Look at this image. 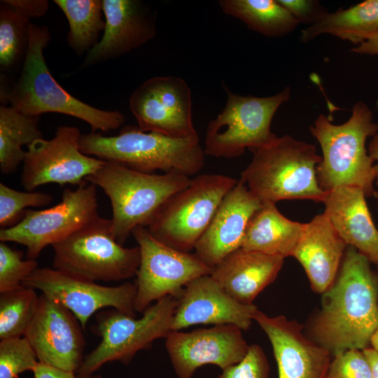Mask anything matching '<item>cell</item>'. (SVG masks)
Instances as JSON below:
<instances>
[{
    "mask_svg": "<svg viewBox=\"0 0 378 378\" xmlns=\"http://www.w3.org/2000/svg\"><path fill=\"white\" fill-rule=\"evenodd\" d=\"M370 262L355 247H347L338 275L323 293L321 309L312 321L314 341L334 356L368 348L378 326V275Z\"/></svg>",
    "mask_w": 378,
    "mask_h": 378,
    "instance_id": "obj_1",
    "label": "cell"
},
{
    "mask_svg": "<svg viewBox=\"0 0 378 378\" xmlns=\"http://www.w3.org/2000/svg\"><path fill=\"white\" fill-rule=\"evenodd\" d=\"M50 38L46 26L30 23L29 46L20 77L8 91L1 92V100L29 115L58 113L79 118L90 125L92 132L120 127L124 122L120 112L97 108L79 100L54 78L43 55Z\"/></svg>",
    "mask_w": 378,
    "mask_h": 378,
    "instance_id": "obj_2",
    "label": "cell"
},
{
    "mask_svg": "<svg viewBox=\"0 0 378 378\" xmlns=\"http://www.w3.org/2000/svg\"><path fill=\"white\" fill-rule=\"evenodd\" d=\"M319 143L322 157L316 167V177L322 190L328 192L340 187L360 188L365 197L377 195L374 161L365 148L369 136L378 132L368 106L356 102L349 119L342 125L332 123L321 114L309 127Z\"/></svg>",
    "mask_w": 378,
    "mask_h": 378,
    "instance_id": "obj_3",
    "label": "cell"
},
{
    "mask_svg": "<svg viewBox=\"0 0 378 378\" xmlns=\"http://www.w3.org/2000/svg\"><path fill=\"white\" fill-rule=\"evenodd\" d=\"M79 146L86 155L148 174L161 170L191 176L201 171L205 163L200 139H174L131 125L124 127L116 136L99 132L81 134Z\"/></svg>",
    "mask_w": 378,
    "mask_h": 378,
    "instance_id": "obj_4",
    "label": "cell"
},
{
    "mask_svg": "<svg viewBox=\"0 0 378 378\" xmlns=\"http://www.w3.org/2000/svg\"><path fill=\"white\" fill-rule=\"evenodd\" d=\"M253 153L240 178L260 202H323L327 192L321 190L316 177L321 156L314 145L284 135Z\"/></svg>",
    "mask_w": 378,
    "mask_h": 378,
    "instance_id": "obj_5",
    "label": "cell"
},
{
    "mask_svg": "<svg viewBox=\"0 0 378 378\" xmlns=\"http://www.w3.org/2000/svg\"><path fill=\"white\" fill-rule=\"evenodd\" d=\"M191 179L181 173H144L106 161L85 181L100 187L108 197L113 211L112 234L123 246L136 227H146L160 207L189 186Z\"/></svg>",
    "mask_w": 378,
    "mask_h": 378,
    "instance_id": "obj_6",
    "label": "cell"
},
{
    "mask_svg": "<svg viewBox=\"0 0 378 378\" xmlns=\"http://www.w3.org/2000/svg\"><path fill=\"white\" fill-rule=\"evenodd\" d=\"M176 304V298L165 296L146 308L139 318L115 309L97 313L92 331L102 340L84 358L77 377L93 374L108 362L127 365L139 351L149 349L157 339L166 338L172 331Z\"/></svg>",
    "mask_w": 378,
    "mask_h": 378,
    "instance_id": "obj_7",
    "label": "cell"
},
{
    "mask_svg": "<svg viewBox=\"0 0 378 378\" xmlns=\"http://www.w3.org/2000/svg\"><path fill=\"white\" fill-rule=\"evenodd\" d=\"M53 268L91 281H118L136 275L139 246L125 248L115 239L111 219L100 216L52 246Z\"/></svg>",
    "mask_w": 378,
    "mask_h": 378,
    "instance_id": "obj_8",
    "label": "cell"
},
{
    "mask_svg": "<svg viewBox=\"0 0 378 378\" xmlns=\"http://www.w3.org/2000/svg\"><path fill=\"white\" fill-rule=\"evenodd\" d=\"M237 180L222 174H201L171 196L146 227L160 242L190 252L204 232L222 200Z\"/></svg>",
    "mask_w": 378,
    "mask_h": 378,
    "instance_id": "obj_9",
    "label": "cell"
},
{
    "mask_svg": "<svg viewBox=\"0 0 378 378\" xmlns=\"http://www.w3.org/2000/svg\"><path fill=\"white\" fill-rule=\"evenodd\" d=\"M223 87L226 104L208 123L205 155L232 158L241 155L246 148L254 153L272 142L277 136L270 130L271 122L280 106L290 99V87L265 97L241 96Z\"/></svg>",
    "mask_w": 378,
    "mask_h": 378,
    "instance_id": "obj_10",
    "label": "cell"
},
{
    "mask_svg": "<svg viewBox=\"0 0 378 378\" xmlns=\"http://www.w3.org/2000/svg\"><path fill=\"white\" fill-rule=\"evenodd\" d=\"M96 187L85 181L75 190L65 189L62 201L50 208L27 209L18 224L0 230V241L23 245L27 258L36 259L45 247L64 240L99 216Z\"/></svg>",
    "mask_w": 378,
    "mask_h": 378,
    "instance_id": "obj_11",
    "label": "cell"
},
{
    "mask_svg": "<svg viewBox=\"0 0 378 378\" xmlns=\"http://www.w3.org/2000/svg\"><path fill=\"white\" fill-rule=\"evenodd\" d=\"M141 251L139 267L136 273V312H144L165 296L176 299L185 286L201 276L211 274L213 269L195 253L170 247L154 238L144 226L132 232Z\"/></svg>",
    "mask_w": 378,
    "mask_h": 378,
    "instance_id": "obj_12",
    "label": "cell"
},
{
    "mask_svg": "<svg viewBox=\"0 0 378 378\" xmlns=\"http://www.w3.org/2000/svg\"><path fill=\"white\" fill-rule=\"evenodd\" d=\"M77 127L59 126L55 136L36 139L27 146L20 176L27 191L47 183L80 186L106 161L83 154Z\"/></svg>",
    "mask_w": 378,
    "mask_h": 378,
    "instance_id": "obj_13",
    "label": "cell"
},
{
    "mask_svg": "<svg viewBox=\"0 0 378 378\" xmlns=\"http://www.w3.org/2000/svg\"><path fill=\"white\" fill-rule=\"evenodd\" d=\"M130 108L143 132L199 139L192 123L191 91L179 77L154 76L146 80L130 96Z\"/></svg>",
    "mask_w": 378,
    "mask_h": 378,
    "instance_id": "obj_14",
    "label": "cell"
},
{
    "mask_svg": "<svg viewBox=\"0 0 378 378\" xmlns=\"http://www.w3.org/2000/svg\"><path fill=\"white\" fill-rule=\"evenodd\" d=\"M22 286L38 290L69 309L83 330L90 316L98 310L112 307L136 317V287L127 282L108 286L80 279L50 267H38Z\"/></svg>",
    "mask_w": 378,
    "mask_h": 378,
    "instance_id": "obj_15",
    "label": "cell"
},
{
    "mask_svg": "<svg viewBox=\"0 0 378 378\" xmlns=\"http://www.w3.org/2000/svg\"><path fill=\"white\" fill-rule=\"evenodd\" d=\"M39 296L38 310L24 337L39 363L76 372L84 359L83 329L66 307L45 294Z\"/></svg>",
    "mask_w": 378,
    "mask_h": 378,
    "instance_id": "obj_16",
    "label": "cell"
},
{
    "mask_svg": "<svg viewBox=\"0 0 378 378\" xmlns=\"http://www.w3.org/2000/svg\"><path fill=\"white\" fill-rule=\"evenodd\" d=\"M165 347L178 378H192L204 365L223 370L242 360L249 349L241 330L232 324L190 332L171 331Z\"/></svg>",
    "mask_w": 378,
    "mask_h": 378,
    "instance_id": "obj_17",
    "label": "cell"
},
{
    "mask_svg": "<svg viewBox=\"0 0 378 378\" xmlns=\"http://www.w3.org/2000/svg\"><path fill=\"white\" fill-rule=\"evenodd\" d=\"M258 308L230 296L210 274L194 279L184 288L175 309L172 331L197 324H232L247 330Z\"/></svg>",
    "mask_w": 378,
    "mask_h": 378,
    "instance_id": "obj_18",
    "label": "cell"
},
{
    "mask_svg": "<svg viewBox=\"0 0 378 378\" xmlns=\"http://www.w3.org/2000/svg\"><path fill=\"white\" fill-rule=\"evenodd\" d=\"M253 320L270 341L279 378H326L330 353L304 335L297 321L259 310Z\"/></svg>",
    "mask_w": 378,
    "mask_h": 378,
    "instance_id": "obj_19",
    "label": "cell"
},
{
    "mask_svg": "<svg viewBox=\"0 0 378 378\" xmlns=\"http://www.w3.org/2000/svg\"><path fill=\"white\" fill-rule=\"evenodd\" d=\"M105 28L85 56L82 68L117 58L145 44L156 34L155 14L139 0H103Z\"/></svg>",
    "mask_w": 378,
    "mask_h": 378,
    "instance_id": "obj_20",
    "label": "cell"
},
{
    "mask_svg": "<svg viewBox=\"0 0 378 378\" xmlns=\"http://www.w3.org/2000/svg\"><path fill=\"white\" fill-rule=\"evenodd\" d=\"M262 202L240 178L227 193L209 226L196 242L195 253L214 268L241 248L246 228Z\"/></svg>",
    "mask_w": 378,
    "mask_h": 378,
    "instance_id": "obj_21",
    "label": "cell"
},
{
    "mask_svg": "<svg viewBox=\"0 0 378 378\" xmlns=\"http://www.w3.org/2000/svg\"><path fill=\"white\" fill-rule=\"evenodd\" d=\"M346 246L321 214L304 223L291 256L303 267L314 291L323 293L336 279Z\"/></svg>",
    "mask_w": 378,
    "mask_h": 378,
    "instance_id": "obj_22",
    "label": "cell"
},
{
    "mask_svg": "<svg viewBox=\"0 0 378 378\" xmlns=\"http://www.w3.org/2000/svg\"><path fill=\"white\" fill-rule=\"evenodd\" d=\"M364 192L340 187L326 193L324 215L340 237L378 267V230L372 219Z\"/></svg>",
    "mask_w": 378,
    "mask_h": 378,
    "instance_id": "obj_23",
    "label": "cell"
},
{
    "mask_svg": "<svg viewBox=\"0 0 378 378\" xmlns=\"http://www.w3.org/2000/svg\"><path fill=\"white\" fill-rule=\"evenodd\" d=\"M284 258L239 248L214 267L210 275L235 300L252 304L257 295L275 280Z\"/></svg>",
    "mask_w": 378,
    "mask_h": 378,
    "instance_id": "obj_24",
    "label": "cell"
},
{
    "mask_svg": "<svg viewBox=\"0 0 378 378\" xmlns=\"http://www.w3.org/2000/svg\"><path fill=\"white\" fill-rule=\"evenodd\" d=\"M261 202V207L248 221L241 248L284 258L291 256L304 223L285 217L274 202Z\"/></svg>",
    "mask_w": 378,
    "mask_h": 378,
    "instance_id": "obj_25",
    "label": "cell"
},
{
    "mask_svg": "<svg viewBox=\"0 0 378 378\" xmlns=\"http://www.w3.org/2000/svg\"><path fill=\"white\" fill-rule=\"evenodd\" d=\"M378 30V0H365L346 9L327 13L318 22L301 31L300 40L309 42L329 34L359 45Z\"/></svg>",
    "mask_w": 378,
    "mask_h": 378,
    "instance_id": "obj_26",
    "label": "cell"
},
{
    "mask_svg": "<svg viewBox=\"0 0 378 378\" xmlns=\"http://www.w3.org/2000/svg\"><path fill=\"white\" fill-rule=\"evenodd\" d=\"M222 10L267 37H281L299 24L277 0H220Z\"/></svg>",
    "mask_w": 378,
    "mask_h": 378,
    "instance_id": "obj_27",
    "label": "cell"
},
{
    "mask_svg": "<svg viewBox=\"0 0 378 378\" xmlns=\"http://www.w3.org/2000/svg\"><path fill=\"white\" fill-rule=\"evenodd\" d=\"M40 116L24 114L10 106H0V170L4 174L15 172L23 162L22 146L43 138L38 127Z\"/></svg>",
    "mask_w": 378,
    "mask_h": 378,
    "instance_id": "obj_28",
    "label": "cell"
},
{
    "mask_svg": "<svg viewBox=\"0 0 378 378\" xmlns=\"http://www.w3.org/2000/svg\"><path fill=\"white\" fill-rule=\"evenodd\" d=\"M69 26L67 43L78 55L88 53L104 30L103 2L100 0H55Z\"/></svg>",
    "mask_w": 378,
    "mask_h": 378,
    "instance_id": "obj_29",
    "label": "cell"
},
{
    "mask_svg": "<svg viewBox=\"0 0 378 378\" xmlns=\"http://www.w3.org/2000/svg\"><path fill=\"white\" fill-rule=\"evenodd\" d=\"M29 19L5 0L0 4V66L11 71L24 62L29 46Z\"/></svg>",
    "mask_w": 378,
    "mask_h": 378,
    "instance_id": "obj_30",
    "label": "cell"
},
{
    "mask_svg": "<svg viewBox=\"0 0 378 378\" xmlns=\"http://www.w3.org/2000/svg\"><path fill=\"white\" fill-rule=\"evenodd\" d=\"M36 290L21 286L0 295V340L24 337L39 305Z\"/></svg>",
    "mask_w": 378,
    "mask_h": 378,
    "instance_id": "obj_31",
    "label": "cell"
},
{
    "mask_svg": "<svg viewBox=\"0 0 378 378\" xmlns=\"http://www.w3.org/2000/svg\"><path fill=\"white\" fill-rule=\"evenodd\" d=\"M52 197L41 192H21L0 183L1 229L13 227L23 218L27 207H40L50 204Z\"/></svg>",
    "mask_w": 378,
    "mask_h": 378,
    "instance_id": "obj_32",
    "label": "cell"
},
{
    "mask_svg": "<svg viewBox=\"0 0 378 378\" xmlns=\"http://www.w3.org/2000/svg\"><path fill=\"white\" fill-rule=\"evenodd\" d=\"M38 360L24 337L0 341V378H18L25 371L33 372Z\"/></svg>",
    "mask_w": 378,
    "mask_h": 378,
    "instance_id": "obj_33",
    "label": "cell"
},
{
    "mask_svg": "<svg viewBox=\"0 0 378 378\" xmlns=\"http://www.w3.org/2000/svg\"><path fill=\"white\" fill-rule=\"evenodd\" d=\"M23 252L0 244V293L15 290L22 285L38 267L36 259L23 260Z\"/></svg>",
    "mask_w": 378,
    "mask_h": 378,
    "instance_id": "obj_34",
    "label": "cell"
},
{
    "mask_svg": "<svg viewBox=\"0 0 378 378\" xmlns=\"http://www.w3.org/2000/svg\"><path fill=\"white\" fill-rule=\"evenodd\" d=\"M326 378H372V372L363 350L349 349L334 356Z\"/></svg>",
    "mask_w": 378,
    "mask_h": 378,
    "instance_id": "obj_35",
    "label": "cell"
},
{
    "mask_svg": "<svg viewBox=\"0 0 378 378\" xmlns=\"http://www.w3.org/2000/svg\"><path fill=\"white\" fill-rule=\"evenodd\" d=\"M269 363L262 349L252 344L242 360L222 370L216 378H269Z\"/></svg>",
    "mask_w": 378,
    "mask_h": 378,
    "instance_id": "obj_36",
    "label": "cell"
},
{
    "mask_svg": "<svg viewBox=\"0 0 378 378\" xmlns=\"http://www.w3.org/2000/svg\"><path fill=\"white\" fill-rule=\"evenodd\" d=\"M300 23L309 26L318 22L328 12L315 0H277Z\"/></svg>",
    "mask_w": 378,
    "mask_h": 378,
    "instance_id": "obj_37",
    "label": "cell"
},
{
    "mask_svg": "<svg viewBox=\"0 0 378 378\" xmlns=\"http://www.w3.org/2000/svg\"><path fill=\"white\" fill-rule=\"evenodd\" d=\"M6 3L23 14L29 20L41 17L48 10L49 3L46 0H5Z\"/></svg>",
    "mask_w": 378,
    "mask_h": 378,
    "instance_id": "obj_38",
    "label": "cell"
},
{
    "mask_svg": "<svg viewBox=\"0 0 378 378\" xmlns=\"http://www.w3.org/2000/svg\"><path fill=\"white\" fill-rule=\"evenodd\" d=\"M34 378H79L75 372L65 371L38 363L33 372ZM80 378H102L99 374H91Z\"/></svg>",
    "mask_w": 378,
    "mask_h": 378,
    "instance_id": "obj_39",
    "label": "cell"
},
{
    "mask_svg": "<svg viewBox=\"0 0 378 378\" xmlns=\"http://www.w3.org/2000/svg\"><path fill=\"white\" fill-rule=\"evenodd\" d=\"M351 52L360 55H378V30L352 48Z\"/></svg>",
    "mask_w": 378,
    "mask_h": 378,
    "instance_id": "obj_40",
    "label": "cell"
},
{
    "mask_svg": "<svg viewBox=\"0 0 378 378\" xmlns=\"http://www.w3.org/2000/svg\"><path fill=\"white\" fill-rule=\"evenodd\" d=\"M368 153L373 160L374 164L373 168L375 175V178L378 180V132L372 136L369 146Z\"/></svg>",
    "mask_w": 378,
    "mask_h": 378,
    "instance_id": "obj_41",
    "label": "cell"
},
{
    "mask_svg": "<svg viewBox=\"0 0 378 378\" xmlns=\"http://www.w3.org/2000/svg\"><path fill=\"white\" fill-rule=\"evenodd\" d=\"M363 351L371 365L372 378H378V352L370 347L363 349Z\"/></svg>",
    "mask_w": 378,
    "mask_h": 378,
    "instance_id": "obj_42",
    "label": "cell"
},
{
    "mask_svg": "<svg viewBox=\"0 0 378 378\" xmlns=\"http://www.w3.org/2000/svg\"><path fill=\"white\" fill-rule=\"evenodd\" d=\"M370 344L372 346V349L378 352V326L371 337Z\"/></svg>",
    "mask_w": 378,
    "mask_h": 378,
    "instance_id": "obj_43",
    "label": "cell"
}]
</instances>
